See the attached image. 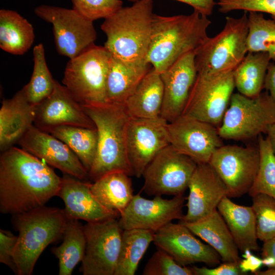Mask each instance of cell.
Instances as JSON below:
<instances>
[{"label": "cell", "instance_id": "16", "mask_svg": "<svg viewBox=\"0 0 275 275\" xmlns=\"http://www.w3.org/2000/svg\"><path fill=\"white\" fill-rule=\"evenodd\" d=\"M186 199L184 195L171 199L161 196L147 199L139 194L135 195L119 217L120 226L123 230L142 229L156 232L174 219H182Z\"/></svg>", "mask_w": 275, "mask_h": 275}, {"label": "cell", "instance_id": "37", "mask_svg": "<svg viewBox=\"0 0 275 275\" xmlns=\"http://www.w3.org/2000/svg\"><path fill=\"white\" fill-rule=\"evenodd\" d=\"M252 198L258 240L265 242L275 237V199L266 194Z\"/></svg>", "mask_w": 275, "mask_h": 275}, {"label": "cell", "instance_id": "12", "mask_svg": "<svg viewBox=\"0 0 275 275\" xmlns=\"http://www.w3.org/2000/svg\"><path fill=\"white\" fill-rule=\"evenodd\" d=\"M257 146L222 145L212 154L208 163L225 184L227 197H240L249 193L259 164Z\"/></svg>", "mask_w": 275, "mask_h": 275}, {"label": "cell", "instance_id": "34", "mask_svg": "<svg viewBox=\"0 0 275 275\" xmlns=\"http://www.w3.org/2000/svg\"><path fill=\"white\" fill-rule=\"evenodd\" d=\"M34 67L29 82L23 88L29 102L36 106L53 92L56 80L47 67L45 50L42 43L33 49Z\"/></svg>", "mask_w": 275, "mask_h": 275}, {"label": "cell", "instance_id": "13", "mask_svg": "<svg viewBox=\"0 0 275 275\" xmlns=\"http://www.w3.org/2000/svg\"><path fill=\"white\" fill-rule=\"evenodd\" d=\"M86 248L81 261L84 275H114L123 230L118 218L84 226Z\"/></svg>", "mask_w": 275, "mask_h": 275}, {"label": "cell", "instance_id": "39", "mask_svg": "<svg viewBox=\"0 0 275 275\" xmlns=\"http://www.w3.org/2000/svg\"><path fill=\"white\" fill-rule=\"evenodd\" d=\"M73 9L86 19L106 18L122 8L121 0H71Z\"/></svg>", "mask_w": 275, "mask_h": 275}, {"label": "cell", "instance_id": "27", "mask_svg": "<svg viewBox=\"0 0 275 275\" xmlns=\"http://www.w3.org/2000/svg\"><path fill=\"white\" fill-rule=\"evenodd\" d=\"M151 68L149 63L128 64L111 56L106 84L107 102L123 104Z\"/></svg>", "mask_w": 275, "mask_h": 275}, {"label": "cell", "instance_id": "46", "mask_svg": "<svg viewBox=\"0 0 275 275\" xmlns=\"http://www.w3.org/2000/svg\"><path fill=\"white\" fill-rule=\"evenodd\" d=\"M264 88L269 92V95L275 102V64L272 62H270L268 66Z\"/></svg>", "mask_w": 275, "mask_h": 275}, {"label": "cell", "instance_id": "36", "mask_svg": "<svg viewBox=\"0 0 275 275\" xmlns=\"http://www.w3.org/2000/svg\"><path fill=\"white\" fill-rule=\"evenodd\" d=\"M258 138L259 168L248 194L252 197L262 194L275 199V154L268 137L260 134Z\"/></svg>", "mask_w": 275, "mask_h": 275}, {"label": "cell", "instance_id": "40", "mask_svg": "<svg viewBox=\"0 0 275 275\" xmlns=\"http://www.w3.org/2000/svg\"><path fill=\"white\" fill-rule=\"evenodd\" d=\"M216 5L222 13L234 10L266 13L275 20V0H218Z\"/></svg>", "mask_w": 275, "mask_h": 275}, {"label": "cell", "instance_id": "14", "mask_svg": "<svg viewBox=\"0 0 275 275\" xmlns=\"http://www.w3.org/2000/svg\"><path fill=\"white\" fill-rule=\"evenodd\" d=\"M168 124L161 117H130L126 130V152L131 176L141 177L155 156L170 145Z\"/></svg>", "mask_w": 275, "mask_h": 275}, {"label": "cell", "instance_id": "25", "mask_svg": "<svg viewBox=\"0 0 275 275\" xmlns=\"http://www.w3.org/2000/svg\"><path fill=\"white\" fill-rule=\"evenodd\" d=\"M217 209L239 251L243 253L246 250H259L256 217L251 206L237 204L226 196L219 203Z\"/></svg>", "mask_w": 275, "mask_h": 275}, {"label": "cell", "instance_id": "44", "mask_svg": "<svg viewBox=\"0 0 275 275\" xmlns=\"http://www.w3.org/2000/svg\"><path fill=\"white\" fill-rule=\"evenodd\" d=\"M135 2L139 0H128ZM186 4L192 7L194 10L199 12L200 14L209 16L212 14L214 7L216 3L214 0H176Z\"/></svg>", "mask_w": 275, "mask_h": 275}, {"label": "cell", "instance_id": "11", "mask_svg": "<svg viewBox=\"0 0 275 275\" xmlns=\"http://www.w3.org/2000/svg\"><path fill=\"white\" fill-rule=\"evenodd\" d=\"M197 164L170 144L145 169L142 190L154 196L184 195Z\"/></svg>", "mask_w": 275, "mask_h": 275}, {"label": "cell", "instance_id": "26", "mask_svg": "<svg viewBox=\"0 0 275 275\" xmlns=\"http://www.w3.org/2000/svg\"><path fill=\"white\" fill-rule=\"evenodd\" d=\"M163 98L160 74L152 67L123 105L131 118L156 119L160 117Z\"/></svg>", "mask_w": 275, "mask_h": 275}, {"label": "cell", "instance_id": "24", "mask_svg": "<svg viewBox=\"0 0 275 275\" xmlns=\"http://www.w3.org/2000/svg\"><path fill=\"white\" fill-rule=\"evenodd\" d=\"M182 223L196 236L211 246L224 262L239 264L241 260L239 250L217 209L197 221Z\"/></svg>", "mask_w": 275, "mask_h": 275}, {"label": "cell", "instance_id": "15", "mask_svg": "<svg viewBox=\"0 0 275 275\" xmlns=\"http://www.w3.org/2000/svg\"><path fill=\"white\" fill-rule=\"evenodd\" d=\"M167 129L170 144L198 164L208 163L224 145L216 127L183 115L168 123Z\"/></svg>", "mask_w": 275, "mask_h": 275}, {"label": "cell", "instance_id": "5", "mask_svg": "<svg viewBox=\"0 0 275 275\" xmlns=\"http://www.w3.org/2000/svg\"><path fill=\"white\" fill-rule=\"evenodd\" d=\"M67 217L64 209L45 205L12 215L18 232L14 260L18 275H31L45 249L63 236Z\"/></svg>", "mask_w": 275, "mask_h": 275}, {"label": "cell", "instance_id": "48", "mask_svg": "<svg viewBox=\"0 0 275 275\" xmlns=\"http://www.w3.org/2000/svg\"><path fill=\"white\" fill-rule=\"evenodd\" d=\"M254 274L256 275H275V267H268L267 269L263 271L259 270Z\"/></svg>", "mask_w": 275, "mask_h": 275}, {"label": "cell", "instance_id": "1", "mask_svg": "<svg viewBox=\"0 0 275 275\" xmlns=\"http://www.w3.org/2000/svg\"><path fill=\"white\" fill-rule=\"evenodd\" d=\"M62 178L43 160L12 146L0 156V212L14 215L58 196Z\"/></svg>", "mask_w": 275, "mask_h": 275}, {"label": "cell", "instance_id": "6", "mask_svg": "<svg viewBox=\"0 0 275 275\" xmlns=\"http://www.w3.org/2000/svg\"><path fill=\"white\" fill-rule=\"evenodd\" d=\"M111 57L104 46L94 44L67 63L62 84L81 105L107 103L106 84Z\"/></svg>", "mask_w": 275, "mask_h": 275}, {"label": "cell", "instance_id": "7", "mask_svg": "<svg viewBox=\"0 0 275 275\" xmlns=\"http://www.w3.org/2000/svg\"><path fill=\"white\" fill-rule=\"evenodd\" d=\"M247 12L239 18L227 16L223 29L195 50L198 72L216 74L231 71L241 63L248 52Z\"/></svg>", "mask_w": 275, "mask_h": 275}, {"label": "cell", "instance_id": "8", "mask_svg": "<svg viewBox=\"0 0 275 275\" xmlns=\"http://www.w3.org/2000/svg\"><path fill=\"white\" fill-rule=\"evenodd\" d=\"M275 121V102L267 91L254 97L239 93L232 94L221 125L223 139L247 140L266 133Z\"/></svg>", "mask_w": 275, "mask_h": 275}, {"label": "cell", "instance_id": "10", "mask_svg": "<svg viewBox=\"0 0 275 275\" xmlns=\"http://www.w3.org/2000/svg\"><path fill=\"white\" fill-rule=\"evenodd\" d=\"M34 12L52 25L56 48L60 55L71 59L95 44L97 32L93 22L73 9L42 5Z\"/></svg>", "mask_w": 275, "mask_h": 275}, {"label": "cell", "instance_id": "20", "mask_svg": "<svg viewBox=\"0 0 275 275\" xmlns=\"http://www.w3.org/2000/svg\"><path fill=\"white\" fill-rule=\"evenodd\" d=\"M195 50L189 51L160 74L163 98L160 117L168 123L182 115L198 71Z\"/></svg>", "mask_w": 275, "mask_h": 275}, {"label": "cell", "instance_id": "9", "mask_svg": "<svg viewBox=\"0 0 275 275\" xmlns=\"http://www.w3.org/2000/svg\"><path fill=\"white\" fill-rule=\"evenodd\" d=\"M235 88L233 71L216 74L198 72L182 115L218 128Z\"/></svg>", "mask_w": 275, "mask_h": 275}, {"label": "cell", "instance_id": "43", "mask_svg": "<svg viewBox=\"0 0 275 275\" xmlns=\"http://www.w3.org/2000/svg\"><path fill=\"white\" fill-rule=\"evenodd\" d=\"M251 252L250 250L244 251L243 259H241L239 263V266L244 274L249 271L255 273L263 265L262 259L255 256Z\"/></svg>", "mask_w": 275, "mask_h": 275}, {"label": "cell", "instance_id": "45", "mask_svg": "<svg viewBox=\"0 0 275 275\" xmlns=\"http://www.w3.org/2000/svg\"><path fill=\"white\" fill-rule=\"evenodd\" d=\"M261 255L263 265L275 267V237L263 242Z\"/></svg>", "mask_w": 275, "mask_h": 275}, {"label": "cell", "instance_id": "35", "mask_svg": "<svg viewBox=\"0 0 275 275\" xmlns=\"http://www.w3.org/2000/svg\"><path fill=\"white\" fill-rule=\"evenodd\" d=\"M248 52H264L275 61V20L264 18L260 12H250Z\"/></svg>", "mask_w": 275, "mask_h": 275}, {"label": "cell", "instance_id": "42", "mask_svg": "<svg viewBox=\"0 0 275 275\" xmlns=\"http://www.w3.org/2000/svg\"><path fill=\"white\" fill-rule=\"evenodd\" d=\"M194 275H243L239 264L233 262H224L214 268L205 266L201 267L190 266Z\"/></svg>", "mask_w": 275, "mask_h": 275}, {"label": "cell", "instance_id": "18", "mask_svg": "<svg viewBox=\"0 0 275 275\" xmlns=\"http://www.w3.org/2000/svg\"><path fill=\"white\" fill-rule=\"evenodd\" d=\"M21 148L51 167L80 180L89 177L77 156L63 141L32 126L18 142Z\"/></svg>", "mask_w": 275, "mask_h": 275}, {"label": "cell", "instance_id": "3", "mask_svg": "<svg viewBox=\"0 0 275 275\" xmlns=\"http://www.w3.org/2000/svg\"><path fill=\"white\" fill-rule=\"evenodd\" d=\"M153 7L152 0H139L104 19L101 25L106 36L104 46L112 57L128 64L148 63Z\"/></svg>", "mask_w": 275, "mask_h": 275}, {"label": "cell", "instance_id": "38", "mask_svg": "<svg viewBox=\"0 0 275 275\" xmlns=\"http://www.w3.org/2000/svg\"><path fill=\"white\" fill-rule=\"evenodd\" d=\"M143 275H194L190 267L179 264L170 255L158 249L146 263Z\"/></svg>", "mask_w": 275, "mask_h": 275}, {"label": "cell", "instance_id": "31", "mask_svg": "<svg viewBox=\"0 0 275 275\" xmlns=\"http://www.w3.org/2000/svg\"><path fill=\"white\" fill-rule=\"evenodd\" d=\"M62 237L61 244L53 247L51 252L59 260V274L71 275L85 254L86 237L84 226L77 219L67 218Z\"/></svg>", "mask_w": 275, "mask_h": 275}, {"label": "cell", "instance_id": "30", "mask_svg": "<svg viewBox=\"0 0 275 275\" xmlns=\"http://www.w3.org/2000/svg\"><path fill=\"white\" fill-rule=\"evenodd\" d=\"M270 60L267 52H248L233 71L238 93L248 97H256L261 93Z\"/></svg>", "mask_w": 275, "mask_h": 275}, {"label": "cell", "instance_id": "47", "mask_svg": "<svg viewBox=\"0 0 275 275\" xmlns=\"http://www.w3.org/2000/svg\"><path fill=\"white\" fill-rule=\"evenodd\" d=\"M266 134L275 154V121L268 126Z\"/></svg>", "mask_w": 275, "mask_h": 275}, {"label": "cell", "instance_id": "33", "mask_svg": "<svg viewBox=\"0 0 275 275\" xmlns=\"http://www.w3.org/2000/svg\"><path fill=\"white\" fill-rule=\"evenodd\" d=\"M47 132L65 143L77 156L89 172L97 152L96 128L65 125L52 128Z\"/></svg>", "mask_w": 275, "mask_h": 275}, {"label": "cell", "instance_id": "19", "mask_svg": "<svg viewBox=\"0 0 275 275\" xmlns=\"http://www.w3.org/2000/svg\"><path fill=\"white\" fill-rule=\"evenodd\" d=\"M34 125L46 132L52 128L65 125L96 128L81 105L56 80L52 93L36 106Z\"/></svg>", "mask_w": 275, "mask_h": 275}, {"label": "cell", "instance_id": "28", "mask_svg": "<svg viewBox=\"0 0 275 275\" xmlns=\"http://www.w3.org/2000/svg\"><path fill=\"white\" fill-rule=\"evenodd\" d=\"M129 176L124 172H113L90 183L91 190L96 199L119 217L134 196Z\"/></svg>", "mask_w": 275, "mask_h": 275}, {"label": "cell", "instance_id": "21", "mask_svg": "<svg viewBox=\"0 0 275 275\" xmlns=\"http://www.w3.org/2000/svg\"><path fill=\"white\" fill-rule=\"evenodd\" d=\"M187 212L180 221H197L217 209L223 199L227 197L226 187L208 163H199L189 181Z\"/></svg>", "mask_w": 275, "mask_h": 275}, {"label": "cell", "instance_id": "23", "mask_svg": "<svg viewBox=\"0 0 275 275\" xmlns=\"http://www.w3.org/2000/svg\"><path fill=\"white\" fill-rule=\"evenodd\" d=\"M36 106L29 101L24 88L11 98L4 99L0 109V150L18 143L34 125Z\"/></svg>", "mask_w": 275, "mask_h": 275}, {"label": "cell", "instance_id": "17", "mask_svg": "<svg viewBox=\"0 0 275 275\" xmlns=\"http://www.w3.org/2000/svg\"><path fill=\"white\" fill-rule=\"evenodd\" d=\"M195 236L182 222H171L154 232L153 242L182 266L196 263L209 266L219 264L222 260L218 254Z\"/></svg>", "mask_w": 275, "mask_h": 275}, {"label": "cell", "instance_id": "41", "mask_svg": "<svg viewBox=\"0 0 275 275\" xmlns=\"http://www.w3.org/2000/svg\"><path fill=\"white\" fill-rule=\"evenodd\" d=\"M17 238L8 231L0 230V262L9 266L15 273L17 270L14 256Z\"/></svg>", "mask_w": 275, "mask_h": 275}, {"label": "cell", "instance_id": "32", "mask_svg": "<svg viewBox=\"0 0 275 275\" xmlns=\"http://www.w3.org/2000/svg\"><path fill=\"white\" fill-rule=\"evenodd\" d=\"M154 232L150 230H123L121 245L114 275H134L150 243Z\"/></svg>", "mask_w": 275, "mask_h": 275}, {"label": "cell", "instance_id": "29", "mask_svg": "<svg viewBox=\"0 0 275 275\" xmlns=\"http://www.w3.org/2000/svg\"><path fill=\"white\" fill-rule=\"evenodd\" d=\"M33 25L16 11L0 10V47L14 55H22L35 40Z\"/></svg>", "mask_w": 275, "mask_h": 275}, {"label": "cell", "instance_id": "2", "mask_svg": "<svg viewBox=\"0 0 275 275\" xmlns=\"http://www.w3.org/2000/svg\"><path fill=\"white\" fill-rule=\"evenodd\" d=\"M207 17L195 10L172 16L154 14L147 62L161 74L182 56L196 50L209 37L207 30L211 22Z\"/></svg>", "mask_w": 275, "mask_h": 275}, {"label": "cell", "instance_id": "4", "mask_svg": "<svg viewBox=\"0 0 275 275\" xmlns=\"http://www.w3.org/2000/svg\"><path fill=\"white\" fill-rule=\"evenodd\" d=\"M98 132L97 152L88 172L93 181L107 173L121 171L131 176L126 152V130L130 116L123 104L81 105Z\"/></svg>", "mask_w": 275, "mask_h": 275}, {"label": "cell", "instance_id": "22", "mask_svg": "<svg viewBox=\"0 0 275 275\" xmlns=\"http://www.w3.org/2000/svg\"><path fill=\"white\" fill-rule=\"evenodd\" d=\"M58 196L64 202V210L68 218L93 223L119 217L96 199L91 190L90 183L72 176L64 174Z\"/></svg>", "mask_w": 275, "mask_h": 275}]
</instances>
